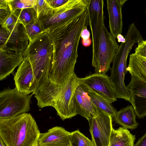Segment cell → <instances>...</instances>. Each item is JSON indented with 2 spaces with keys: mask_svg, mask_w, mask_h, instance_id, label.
<instances>
[{
  "mask_svg": "<svg viewBox=\"0 0 146 146\" xmlns=\"http://www.w3.org/2000/svg\"><path fill=\"white\" fill-rule=\"evenodd\" d=\"M0 49L23 52L29 40L24 25L18 20L7 29L1 27Z\"/></svg>",
  "mask_w": 146,
  "mask_h": 146,
  "instance_id": "obj_10",
  "label": "cell"
},
{
  "mask_svg": "<svg viewBox=\"0 0 146 146\" xmlns=\"http://www.w3.org/2000/svg\"><path fill=\"white\" fill-rule=\"evenodd\" d=\"M81 37L82 39V43L83 46L88 47L91 45L92 41L90 38V33L87 29V27H86L82 31Z\"/></svg>",
  "mask_w": 146,
  "mask_h": 146,
  "instance_id": "obj_29",
  "label": "cell"
},
{
  "mask_svg": "<svg viewBox=\"0 0 146 146\" xmlns=\"http://www.w3.org/2000/svg\"><path fill=\"white\" fill-rule=\"evenodd\" d=\"M138 46L135 50V53L146 58V40H142L138 43Z\"/></svg>",
  "mask_w": 146,
  "mask_h": 146,
  "instance_id": "obj_31",
  "label": "cell"
},
{
  "mask_svg": "<svg viewBox=\"0 0 146 146\" xmlns=\"http://www.w3.org/2000/svg\"><path fill=\"white\" fill-rule=\"evenodd\" d=\"M11 11L7 0H0V24L1 25L10 15Z\"/></svg>",
  "mask_w": 146,
  "mask_h": 146,
  "instance_id": "obj_27",
  "label": "cell"
},
{
  "mask_svg": "<svg viewBox=\"0 0 146 146\" xmlns=\"http://www.w3.org/2000/svg\"><path fill=\"white\" fill-rule=\"evenodd\" d=\"M135 113L133 106H128L117 111L114 118L115 121L124 128L135 129L139 124L136 120Z\"/></svg>",
  "mask_w": 146,
  "mask_h": 146,
  "instance_id": "obj_22",
  "label": "cell"
},
{
  "mask_svg": "<svg viewBox=\"0 0 146 146\" xmlns=\"http://www.w3.org/2000/svg\"><path fill=\"white\" fill-rule=\"evenodd\" d=\"M145 14L146 15V9L145 11Z\"/></svg>",
  "mask_w": 146,
  "mask_h": 146,
  "instance_id": "obj_36",
  "label": "cell"
},
{
  "mask_svg": "<svg viewBox=\"0 0 146 146\" xmlns=\"http://www.w3.org/2000/svg\"><path fill=\"white\" fill-rule=\"evenodd\" d=\"M70 133L62 127H54L46 132L40 133L38 146H71Z\"/></svg>",
  "mask_w": 146,
  "mask_h": 146,
  "instance_id": "obj_15",
  "label": "cell"
},
{
  "mask_svg": "<svg viewBox=\"0 0 146 146\" xmlns=\"http://www.w3.org/2000/svg\"><path fill=\"white\" fill-rule=\"evenodd\" d=\"M69 0H46L49 6L53 9L58 8L68 1Z\"/></svg>",
  "mask_w": 146,
  "mask_h": 146,
  "instance_id": "obj_32",
  "label": "cell"
},
{
  "mask_svg": "<svg viewBox=\"0 0 146 146\" xmlns=\"http://www.w3.org/2000/svg\"><path fill=\"white\" fill-rule=\"evenodd\" d=\"M79 79L80 84L86 85L111 103L117 100L110 77L106 74L96 72Z\"/></svg>",
  "mask_w": 146,
  "mask_h": 146,
  "instance_id": "obj_12",
  "label": "cell"
},
{
  "mask_svg": "<svg viewBox=\"0 0 146 146\" xmlns=\"http://www.w3.org/2000/svg\"><path fill=\"white\" fill-rule=\"evenodd\" d=\"M80 84L79 78L74 73L52 103L51 107L56 110L57 115L63 120L71 118L77 115L74 94L76 89Z\"/></svg>",
  "mask_w": 146,
  "mask_h": 146,
  "instance_id": "obj_6",
  "label": "cell"
},
{
  "mask_svg": "<svg viewBox=\"0 0 146 146\" xmlns=\"http://www.w3.org/2000/svg\"><path fill=\"white\" fill-rule=\"evenodd\" d=\"M0 146H6L1 139L0 137Z\"/></svg>",
  "mask_w": 146,
  "mask_h": 146,
  "instance_id": "obj_35",
  "label": "cell"
},
{
  "mask_svg": "<svg viewBox=\"0 0 146 146\" xmlns=\"http://www.w3.org/2000/svg\"><path fill=\"white\" fill-rule=\"evenodd\" d=\"M49 7L46 0H37L36 3L33 7V8L36 13L37 18L41 13L44 11Z\"/></svg>",
  "mask_w": 146,
  "mask_h": 146,
  "instance_id": "obj_28",
  "label": "cell"
},
{
  "mask_svg": "<svg viewBox=\"0 0 146 146\" xmlns=\"http://www.w3.org/2000/svg\"><path fill=\"white\" fill-rule=\"evenodd\" d=\"M127 0H107L110 33L115 39L121 34L123 27L122 8Z\"/></svg>",
  "mask_w": 146,
  "mask_h": 146,
  "instance_id": "obj_16",
  "label": "cell"
},
{
  "mask_svg": "<svg viewBox=\"0 0 146 146\" xmlns=\"http://www.w3.org/2000/svg\"><path fill=\"white\" fill-rule=\"evenodd\" d=\"M88 9L79 15L46 30L53 45L48 86L61 89L75 73L78 47L83 30L88 25Z\"/></svg>",
  "mask_w": 146,
  "mask_h": 146,
  "instance_id": "obj_1",
  "label": "cell"
},
{
  "mask_svg": "<svg viewBox=\"0 0 146 146\" xmlns=\"http://www.w3.org/2000/svg\"><path fill=\"white\" fill-rule=\"evenodd\" d=\"M117 38L118 42H124L125 41L124 37L121 34L118 35L117 37Z\"/></svg>",
  "mask_w": 146,
  "mask_h": 146,
  "instance_id": "obj_34",
  "label": "cell"
},
{
  "mask_svg": "<svg viewBox=\"0 0 146 146\" xmlns=\"http://www.w3.org/2000/svg\"><path fill=\"white\" fill-rule=\"evenodd\" d=\"M104 6L103 0H90L88 12V25L91 29L92 39V66L96 60L101 31L104 24Z\"/></svg>",
  "mask_w": 146,
  "mask_h": 146,
  "instance_id": "obj_11",
  "label": "cell"
},
{
  "mask_svg": "<svg viewBox=\"0 0 146 146\" xmlns=\"http://www.w3.org/2000/svg\"><path fill=\"white\" fill-rule=\"evenodd\" d=\"M18 19L14 13L12 11L4 23L1 25V27L7 29L8 28L13 25Z\"/></svg>",
  "mask_w": 146,
  "mask_h": 146,
  "instance_id": "obj_30",
  "label": "cell"
},
{
  "mask_svg": "<svg viewBox=\"0 0 146 146\" xmlns=\"http://www.w3.org/2000/svg\"><path fill=\"white\" fill-rule=\"evenodd\" d=\"M70 139L71 146H93L92 141L78 130L71 132Z\"/></svg>",
  "mask_w": 146,
  "mask_h": 146,
  "instance_id": "obj_24",
  "label": "cell"
},
{
  "mask_svg": "<svg viewBox=\"0 0 146 146\" xmlns=\"http://www.w3.org/2000/svg\"><path fill=\"white\" fill-rule=\"evenodd\" d=\"M134 146H146V133L139 139Z\"/></svg>",
  "mask_w": 146,
  "mask_h": 146,
  "instance_id": "obj_33",
  "label": "cell"
},
{
  "mask_svg": "<svg viewBox=\"0 0 146 146\" xmlns=\"http://www.w3.org/2000/svg\"><path fill=\"white\" fill-rule=\"evenodd\" d=\"M90 0H69L56 9L50 7L41 13L37 19L43 31L83 12L88 7Z\"/></svg>",
  "mask_w": 146,
  "mask_h": 146,
  "instance_id": "obj_4",
  "label": "cell"
},
{
  "mask_svg": "<svg viewBox=\"0 0 146 146\" xmlns=\"http://www.w3.org/2000/svg\"><path fill=\"white\" fill-rule=\"evenodd\" d=\"M131 98V104L139 118L146 115V83L138 78L131 76V80L126 86Z\"/></svg>",
  "mask_w": 146,
  "mask_h": 146,
  "instance_id": "obj_13",
  "label": "cell"
},
{
  "mask_svg": "<svg viewBox=\"0 0 146 146\" xmlns=\"http://www.w3.org/2000/svg\"><path fill=\"white\" fill-rule=\"evenodd\" d=\"M28 58L33 69L35 91L34 95L49 84L48 75L51 66L53 45L48 30L29 39L23 52Z\"/></svg>",
  "mask_w": 146,
  "mask_h": 146,
  "instance_id": "obj_2",
  "label": "cell"
},
{
  "mask_svg": "<svg viewBox=\"0 0 146 146\" xmlns=\"http://www.w3.org/2000/svg\"><path fill=\"white\" fill-rule=\"evenodd\" d=\"M25 27L29 40L44 31L37 19L27 24Z\"/></svg>",
  "mask_w": 146,
  "mask_h": 146,
  "instance_id": "obj_26",
  "label": "cell"
},
{
  "mask_svg": "<svg viewBox=\"0 0 146 146\" xmlns=\"http://www.w3.org/2000/svg\"><path fill=\"white\" fill-rule=\"evenodd\" d=\"M37 0H7L11 11L18 9L33 7Z\"/></svg>",
  "mask_w": 146,
  "mask_h": 146,
  "instance_id": "obj_25",
  "label": "cell"
},
{
  "mask_svg": "<svg viewBox=\"0 0 146 146\" xmlns=\"http://www.w3.org/2000/svg\"><path fill=\"white\" fill-rule=\"evenodd\" d=\"M40 133L30 113L0 119V137L6 146H38Z\"/></svg>",
  "mask_w": 146,
  "mask_h": 146,
  "instance_id": "obj_3",
  "label": "cell"
},
{
  "mask_svg": "<svg viewBox=\"0 0 146 146\" xmlns=\"http://www.w3.org/2000/svg\"><path fill=\"white\" fill-rule=\"evenodd\" d=\"M80 85L88 93L91 102L96 107L107 113L112 117H115L117 111L112 103L86 85L82 84Z\"/></svg>",
  "mask_w": 146,
  "mask_h": 146,
  "instance_id": "obj_19",
  "label": "cell"
},
{
  "mask_svg": "<svg viewBox=\"0 0 146 146\" xmlns=\"http://www.w3.org/2000/svg\"><path fill=\"white\" fill-rule=\"evenodd\" d=\"M12 12L24 27L37 19L36 13L33 7L18 9Z\"/></svg>",
  "mask_w": 146,
  "mask_h": 146,
  "instance_id": "obj_23",
  "label": "cell"
},
{
  "mask_svg": "<svg viewBox=\"0 0 146 146\" xmlns=\"http://www.w3.org/2000/svg\"><path fill=\"white\" fill-rule=\"evenodd\" d=\"M119 47L115 39L104 24L100 33L97 58L92 66L96 72L106 74L108 72Z\"/></svg>",
  "mask_w": 146,
  "mask_h": 146,
  "instance_id": "obj_7",
  "label": "cell"
},
{
  "mask_svg": "<svg viewBox=\"0 0 146 146\" xmlns=\"http://www.w3.org/2000/svg\"><path fill=\"white\" fill-rule=\"evenodd\" d=\"M24 57L14 77L15 87L21 92L27 94H34L35 86L33 69L28 58Z\"/></svg>",
  "mask_w": 146,
  "mask_h": 146,
  "instance_id": "obj_14",
  "label": "cell"
},
{
  "mask_svg": "<svg viewBox=\"0 0 146 146\" xmlns=\"http://www.w3.org/2000/svg\"><path fill=\"white\" fill-rule=\"evenodd\" d=\"M74 103L76 112L88 121L94 115L95 106L91 102L88 93L79 85L76 89Z\"/></svg>",
  "mask_w": 146,
  "mask_h": 146,
  "instance_id": "obj_18",
  "label": "cell"
},
{
  "mask_svg": "<svg viewBox=\"0 0 146 146\" xmlns=\"http://www.w3.org/2000/svg\"><path fill=\"white\" fill-rule=\"evenodd\" d=\"M135 135L131 134L126 128L119 127L113 129L109 146H134Z\"/></svg>",
  "mask_w": 146,
  "mask_h": 146,
  "instance_id": "obj_20",
  "label": "cell"
},
{
  "mask_svg": "<svg viewBox=\"0 0 146 146\" xmlns=\"http://www.w3.org/2000/svg\"><path fill=\"white\" fill-rule=\"evenodd\" d=\"M127 70L131 76L138 78L146 83V58L135 53L131 54Z\"/></svg>",
  "mask_w": 146,
  "mask_h": 146,
  "instance_id": "obj_21",
  "label": "cell"
},
{
  "mask_svg": "<svg viewBox=\"0 0 146 146\" xmlns=\"http://www.w3.org/2000/svg\"><path fill=\"white\" fill-rule=\"evenodd\" d=\"M129 54L127 51L118 49L113 61L110 78L114 89L117 98L124 99L131 103L130 93L124 83L127 70V60Z\"/></svg>",
  "mask_w": 146,
  "mask_h": 146,
  "instance_id": "obj_9",
  "label": "cell"
},
{
  "mask_svg": "<svg viewBox=\"0 0 146 146\" xmlns=\"http://www.w3.org/2000/svg\"><path fill=\"white\" fill-rule=\"evenodd\" d=\"M22 52L0 49V80L5 78L23 61Z\"/></svg>",
  "mask_w": 146,
  "mask_h": 146,
  "instance_id": "obj_17",
  "label": "cell"
},
{
  "mask_svg": "<svg viewBox=\"0 0 146 146\" xmlns=\"http://www.w3.org/2000/svg\"><path fill=\"white\" fill-rule=\"evenodd\" d=\"M33 95V93L29 95L21 92L16 87L1 91L0 119L15 117L29 111Z\"/></svg>",
  "mask_w": 146,
  "mask_h": 146,
  "instance_id": "obj_5",
  "label": "cell"
},
{
  "mask_svg": "<svg viewBox=\"0 0 146 146\" xmlns=\"http://www.w3.org/2000/svg\"><path fill=\"white\" fill-rule=\"evenodd\" d=\"M112 117L95 106L94 115L88 120L93 146H109L113 129Z\"/></svg>",
  "mask_w": 146,
  "mask_h": 146,
  "instance_id": "obj_8",
  "label": "cell"
}]
</instances>
